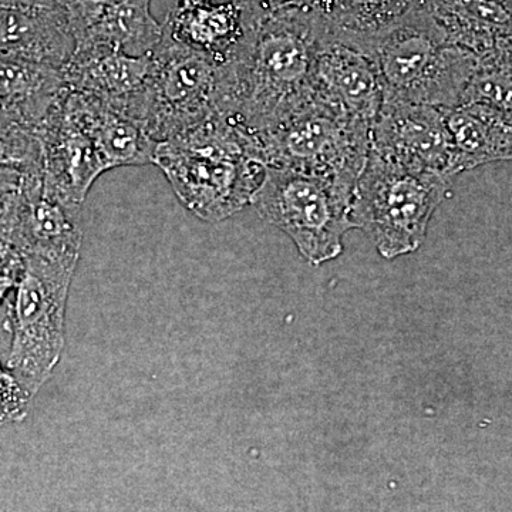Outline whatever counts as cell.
<instances>
[{"mask_svg": "<svg viewBox=\"0 0 512 512\" xmlns=\"http://www.w3.org/2000/svg\"><path fill=\"white\" fill-rule=\"evenodd\" d=\"M326 33L313 9L256 22L220 66L217 114L255 134L311 103L313 67Z\"/></svg>", "mask_w": 512, "mask_h": 512, "instance_id": "cell-1", "label": "cell"}, {"mask_svg": "<svg viewBox=\"0 0 512 512\" xmlns=\"http://www.w3.org/2000/svg\"><path fill=\"white\" fill-rule=\"evenodd\" d=\"M25 271V256L18 248L0 241V303L18 286Z\"/></svg>", "mask_w": 512, "mask_h": 512, "instance_id": "cell-25", "label": "cell"}, {"mask_svg": "<svg viewBox=\"0 0 512 512\" xmlns=\"http://www.w3.org/2000/svg\"><path fill=\"white\" fill-rule=\"evenodd\" d=\"M82 205L49 190L40 173L23 174L6 242L23 255L79 259Z\"/></svg>", "mask_w": 512, "mask_h": 512, "instance_id": "cell-10", "label": "cell"}, {"mask_svg": "<svg viewBox=\"0 0 512 512\" xmlns=\"http://www.w3.org/2000/svg\"><path fill=\"white\" fill-rule=\"evenodd\" d=\"M370 130V124L312 100L288 119L251 136L264 167L315 175L353 197L369 157Z\"/></svg>", "mask_w": 512, "mask_h": 512, "instance_id": "cell-5", "label": "cell"}, {"mask_svg": "<svg viewBox=\"0 0 512 512\" xmlns=\"http://www.w3.org/2000/svg\"><path fill=\"white\" fill-rule=\"evenodd\" d=\"M23 256L25 271L9 311L12 346L6 366L35 396L62 357L67 299L79 259Z\"/></svg>", "mask_w": 512, "mask_h": 512, "instance_id": "cell-6", "label": "cell"}, {"mask_svg": "<svg viewBox=\"0 0 512 512\" xmlns=\"http://www.w3.org/2000/svg\"><path fill=\"white\" fill-rule=\"evenodd\" d=\"M477 57L476 72L461 104H485L512 116V39Z\"/></svg>", "mask_w": 512, "mask_h": 512, "instance_id": "cell-21", "label": "cell"}, {"mask_svg": "<svg viewBox=\"0 0 512 512\" xmlns=\"http://www.w3.org/2000/svg\"><path fill=\"white\" fill-rule=\"evenodd\" d=\"M453 140L454 175L512 160V116L480 103L446 110Z\"/></svg>", "mask_w": 512, "mask_h": 512, "instance_id": "cell-19", "label": "cell"}, {"mask_svg": "<svg viewBox=\"0 0 512 512\" xmlns=\"http://www.w3.org/2000/svg\"><path fill=\"white\" fill-rule=\"evenodd\" d=\"M450 190L451 178L410 170L370 150L353 190L350 220L384 259L413 254Z\"/></svg>", "mask_w": 512, "mask_h": 512, "instance_id": "cell-4", "label": "cell"}, {"mask_svg": "<svg viewBox=\"0 0 512 512\" xmlns=\"http://www.w3.org/2000/svg\"><path fill=\"white\" fill-rule=\"evenodd\" d=\"M244 3L258 19L292 10L312 9V0H244Z\"/></svg>", "mask_w": 512, "mask_h": 512, "instance_id": "cell-26", "label": "cell"}, {"mask_svg": "<svg viewBox=\"0 0 512 512\" xmlns=\"http://www.w3.org/2000/svg\"><path fill=\"white\" fill-rule=\"evenodd\" d=\"M370 150L410 170L456 177L446 110L437 107L384 101L370 130Z\"/></svg>", "mask_w": 512, "mask_h": 512, "instance_id": "cell-9", "label": "cell"}, {"mask_svg": "<svg viewBox=\"0 0 512 512\" xmlns=\"http://www.w3.org/2000/svg\"><path fill=\"white\" fill-rule=\"evenodd\" d=\"M69 92L63 69L0 57V114L37 134Z\"/></svg>", "mask_w": 512, "mask_h": 512, "instance_id": "cell-17", "label": "cell"}, {"mask_svg": "<svg viewBox=\"0 0 512 512\" xmlns=\"http://www.w3.org/2000/svg\"><path fill=\"white\" fill-rule=\"evenodd\" d=\"M74 39L62 5H0V57L63 69Z\"/></svg>", "mask_w": 512, "mask_h": 512, "instance_id": "cell-16", "label": "cell"}, {"mask_svg": "<svg viewBox=\"0 0 512 512\" xmlns=\"http://www.w3.org/2000/svg\"><path fill=\"white\" fill-rule=\"evenodd\" d=\"M63 0H0V5H62Z\"/></svg>", "mask_w": 512, "mask_h": 512, "instance_id": "cell-27", "label": "cell"}, {"mask_svg": "<svg viewBox=\"0 0 512 512\" xmlns=\"http://www.w3.org/2000/svg\"><path fill=\"white\" fill-rule=\"evenodd\" d=\"M63 106L92 138L107 171L153 164L158 143L140 121L99 97L72 90Z\"/></svg>", "mask_w": 512, "mask_h": 512, "instance_id": "cell-15", "label": "cell"}, {"mask_svg": "<svg viewBox=\"0 0 512 512\" xmlns=\"http://www.w3.org/2000/svg\"><path fill=\"white\" fill-rule=\"evenodd\" d=\"M23 174L13 168L0 167V241L6 242L8 238L10 220L20 187H22Z\"/></svg>", "mask_w": 512, "mask_h": 512, "instance_id": "cell-24", "label": "cell"}, {"mask_svg": "<svg viewBox=\"0 0 512 512\" xmlns=\"http://www.w3.org/2000/svg\"><path fill=\"white\" fill-rule=\"evenodd\" d=\"M491 2L498 3L501 8L507 10V12L512 16V0H491Z\"/></svg>", "mask_w": 512, "mask_h": 512, "instance_id": "cell-29", "label": "cell"}, {"mask_svg": "<svg viewBox=\"0 0 512 512\" xmlns=\"http://www.w3.org/2000/svg\"><path fill=\"white\" fill-rule=\"evenodd\" d=\"M312 100L372 126L384 103L375 63L366 53L326 33L313 67Z\"/></svg>", "mask_w": 512, "mask_h": 512, "instance_id": "cell-12", "label": "cell"}, {"mask_svg": "<svg viewBox=\"0 0 512 512\" xmlns=\"http://www.w3.org/2000/svg\"><path fill=\"white\" fill-rule=\"evenodd\" d=\"M212 2V0H177V6L175 8L178 9H192L198 8V6L207 5V3Z\"/></svg>", "mask_w": 512, "mask_h": 512, "instance_id": "cell-28", "label": "cell"}, {"mask_svg": "<svg viewBox=\"0 0 512 512\" xmlns=\"http://www.w3.org/2000/svg\"><path fill=\"white\" fill-rule=\"evenodd\" d=\"M0 512H3L2 510H0Z\"/></svg>", "mask_w": 512, "mask_h": 512, "instance_id": "cell-30", "label": "cell"}, {"mask_svg": "<svg viewBox=\"0 0 512 512\" xmlns=\"http://www.w3.org/2000/svg\"><path fill=\"white\" fill-rule=\"evenodd\" d=\"M430 0H312L330 36L365 52L369 43L394 23Z\"/></svg>", "mask_w": 512, "mask_h": 512, "instance_id": "cell-20", "label": "cell"}, {"mask_svg": "<svg viewBox=\"0 0 512 512\" xmlns=\"http://www.w3.org/2000/svg\"><path fill=\"white\" fill-rule=\"evenodd\" d=\"M151 72L153 56H130L116 50L73 53L63 67L72 92L99 97L143 126L144 100Z\"/></svg>", "mask_w": 512, "mask_h": 512, "instance_id": "cell-13", "label": "cell"}, {"mask_svg": "<svg viewBox=\"0 0 512 512\" xmlns=\"http://www.w3.org/2000/svg\"><path fill=\"white\" fill-rule=\"evenodd\" d=\"M32 397L9 367L0 363V426L25 419Z\"/></svg>", "mask_w": 512, "mask_h": 512, "instance_id": "cell-23", "label": "cell"}, {"mask_svg": "<svg viewBox=\"0 0 512 512\" xmlns=\"http://www.w3.org/2000/svg\"><path fill=\"white\" fill-rule=\"evenodd\" d=\"M153 164L181 204L211 224L251 204L265 170L251 134L220 114L158 143Z\"/></svg>", "mask_w": 512, "mask_h": 512, "instance_id": "cell-2", "label": "cell"}, {"mask_svg": "<svg viewBox=\"0 0 512 512\" xmlns=\"http://www.w3.org/2000/svg\"><path fill=\"white\" fill-rule=\"evenodd\" d=\"M43 151L39 134L0 114V167L40 173Z\"/></svg>", "mask_w": 512, "mask_h": 512, "instance_id": "cell-22", "label": "cell"}, {"mask_svg": "<svg viewBox=\"0 0 512 512\" xmlns=\"http://www.w3.org/2000/svg\"><path fill=\"white\" fill-rule=\"evenodd\" d=\"M151 56L153 72L143 121L157 143L200 126L217 114L220 63L178 42L165 25L163 39Z\"/></svg>", "mask_w": 512, "mask_h": 512, "instance_id": "cell-8", "label": "cell"}, {"mask_svg": "<svg viewBox=\"0 0 512 512\" xmlns=\"http://www.w3.org/2000/svg\"><path fill=\"white\" fill-rule=\"evenodd\" d=\"M375 63L384 101L451 110L463 103L478 57L448 42L427 3L377 35L365 52Z\"/></svg>", "mask_w": 512, "mask_h": 512, "instance_id": "cell-3", "label": "cell"}, {"mask_svg": "<svg viewBox=\"0 0 512 512\" xmlns=\"http://www.w3.org/2000/svg\"><path fill=\"white\" fill-rule=\"evenodd\" d=\"M352 195L338 185L299 171L265 167L251 205L268 224L281 229L311 265L333 261L353 229Z\"/></svg>", "mask_w": 512, "mask_h": 512, "instance_id": "cell-7", "label": "cell"}, {"mask_svg": "<svg viewBox=\"0 0 512 512\" xmlns=\"http://www.w3.org/2000/svg\"><path fill=\"white\" fill-rule=\"evenodd\" d=\"M63 103L39 133L42 178L46 187L64 200L83 205L97 178L107 170L92 138L66 113Z\"/></svg>", "mask_w": 512, "mask_h": 512, "instance_id": "cell-14", "label": "cell"}, {"mask_svg": "<svg viewBox=\"0 0 512 512\" xmlns=\"http://www.w3.org/2000/svg\"><path fill=\"white\" fill-rule=\"evenodd\" d=\"M256 22L259 19L244 0H212L198 8H174L164 25L178 42L211 56L221 66L234 56Z\"/></svg>", "mask_w": 512, "mask_h": 512, "instance_id": "cell-18", "label": "cell"}, {"mask_svg": "<svg viewBox=\"0 0 512 512\" xmlns=\"http://www.w3.org/2000/svg\"><path fill=\"white\" fill-rule=\"evenodd\" d=\"M74 52L116 50L147 56L163 39L164 23L151 13L153 0H63Z\"/></svg>", "mask_w": 512, "mask_h": 512, "instance_id": "cell-11", "label": "cell"}]
</instances>
